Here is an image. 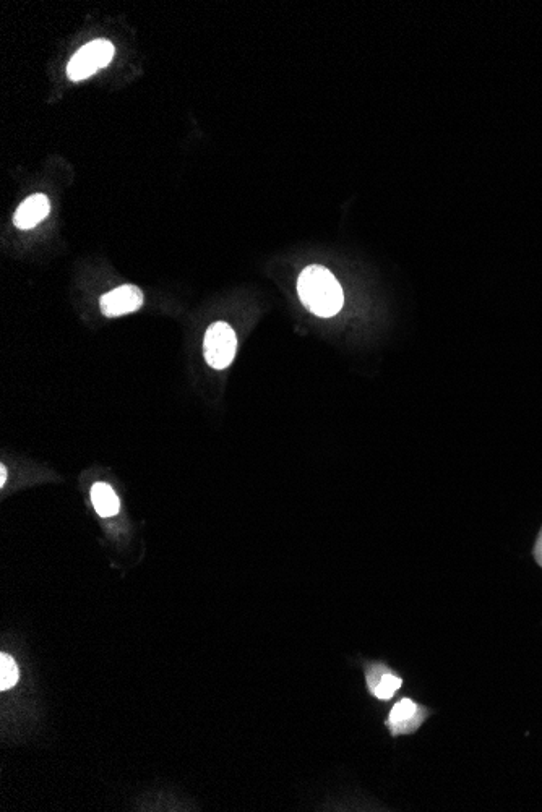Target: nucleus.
I'll use <instances>...</instances> for the list:
<instances>
[{
	"label": "nucleus",
	"instance_id": "f03ea898",
	"mask_svg": "<svg viewBox=\"0 0 542 812\" xmlns=\"http://www.w3.org/2000/svg\"><path fill=\"white\" fill-rule=\"evenodd\" d=\"M114 44L106 39H96L85 44L80 51L70 59L67 65V75L74 82H82L91 77L98 69H104L114 57Z\"/></svg>",
	"mask_w": 542,
	"mask_h": 812
},
{
	"label": "nucleus",
	"instance_id": "0eeeda50",
	"mask_svg": "<svg viewBox=\"0 0 542 812\" xmlns=\"http://www.w3.org/2000/svg\"><path fill=\"white\" fill-rule=\"evenodd\" d=\"M49 210H51L49 198L43 193H36L30 198H26L22 205L18 206V210L13 216V224L18 229H33L48 218Z\"/></svg>",
	"mask_w": 542,
	"mask_h": 812
},
{
	"label": "nucleus",
	"instance_id": "6e6552de",
	"mask_svg": "<svg viewBox=\"0 0 542 812\" xmlns=\"http://www.w3.org/2000/svg\"><path fill=\"white\" fill-rule=\"evenodd\" d=\"M91 501L101 518H111L119 513V506H121L119 498L106 483H96L95 487L91 488Z\"/></svg>",
	"mask_w": 542,
	"mask_h": 812
},
{
	"label": "nucleus",
	"instance_id": "1a4fd4ad",
	"mask_svg": "<svg viewBox=\"0 0 542 812\" xmlns=\"http://www.w3.org/2000/svg\"><path fill=\"white\" fill-rule=\"evenodd\" d=\"M18 681V667L10 655H0V689L7 691Z\"/></svg>",
	"mask_w": 542,
	"mask_h": 812
},
{
	"label": "nucleus",
	"instance_id": "7ed1b4c3",
	"mask_svg": "<svg viewBox=\"0 0 542 812\" xmlns=\"http://www.w3.org/2000/svg\"><path fill=\"white\" fill-rule=\"evenodd\" d=\"M205 349V360L211 368L223 370L229 367L234 360L237 351V338L233 328L224 323L216 321L210 326L203 341Z\"/></svg>",
	"mask_w": 542,
	"mask_h": 812
},
{
	"label": "nucleus",
	"instance_id": "423d86ee",
	"mask_svg": "<svg viewBox=\"0 0 542 812\" xmlns=\"http://www.w3.org/2000/svg\"><path fill=\"white\" fill-rule=\"evenodd\" d=\"M366 680L370 694L380 701H390L403 686V678L388 667L387 663L382 662L370 663L366 670Z\"/></svg>",
	"mask_w": 542,
	"mask_h": 812
},
{
	"label": "nucleus",
	"instance_id": "9b49d317",
	"mask_svg": "<svg viewBox=\"0 0 542 812\" xmlns=\"http://www.w3.org/2000/svg\"><path fill=\"white\" fill-rule=\"evenodd\" d=\"M7 482V469L4 466L0 467V487H4Z\"/></svg>",
	"mask_w": 542,
	"mask_h": 812
},
{
	"label": "nucleus",
	"instance_id": "39448f33",
	"mask_svg": "<svg viewBox=\"0 0 542 812\" xmlns=\"http://www.w3.org/2000/svg\"><path fill=\"white\" fill-rule=\"evenodd\" d=\"M143 305V292L140 287L132 286V284H125V286L116 287L114 291L101 297L99 307L103 312L104 317L114 318L122 317L127 313L137 312Z\"/></svg>",
	"mask_w": 542,
	"mask_h": 812
},
{
	"label": "nucleus",
	"instance_id": "9d476101",
	"mask_svg": "<svg viewBox=\"0 0 542 812\" xmlns=\"http://www.w3.org/2000/svg\"><path fill=\"white\" fill-rule=\"evenodd\" d=\"M534 556H536V560H538L539 566L542 568V529L539 532L538 542H536V547H534Z\"/></svg>",
	"mask_w": 542,
	"mask_h": 812
},
{
	"label": "nucleus",
	"instance_id": "20e7f679",
	"mask_svg": "<svg viewBox=\"0 0 542 812\" xmlns=\"http://www.w3.org/2000/svg\"><path fill=\"white\" fill-rule=\"evenodd\" d=\"M431 714V710L426 706L418 704L409 697H403L390 710V714L385 720V727L393 738L414 735L427 722V718L431 717Z\"/></svg>",
	"mask_w": 542,
	"mask_h": 812
},
{
	"label": "nucleus",
	"instance_id": "f257e3e1",
	"mask_svg": "<svg viewBox=\"0 0 542 812\" xmlns=\"http://www.w3.org/2000/svg\"><path fill=\"white\" fill-rule=\"evenodd\" d=\"M297 294L304 307L317 317H335L345 304V294L327 268L307 266L297 279Z\"/></svg>",
	"mask_w": 542,
	"mask_h": 812
}]
</instances>
